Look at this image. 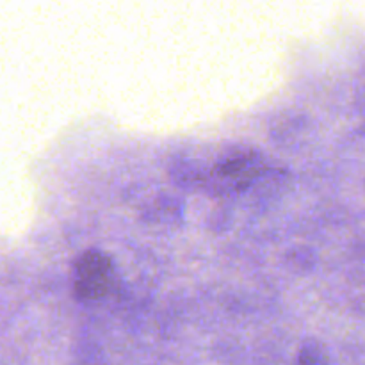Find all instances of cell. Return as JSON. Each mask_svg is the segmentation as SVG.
Listing matches in <instances>:
<instances>
[{"label": "cell", "mask_w": 365, "mask_h": 365, "mask_svg": "<svg viewBox=\"0 0 365 365\" xmlns=\"http://www.w3.org/2000/svg\"><path fill=\"white\" fill-rule=\"evenodd\" d=\"M116 267L113 259L100 250H88L73 266V292L82 303H98L116 289Z\"/></svg>", "instance_id": "1"}, {"label": "cell", "mask_w": 365, "mask_h": 365, "mask_svg": "<svg viewBox=\"0 0 365 365\" xmlns=\"http://www.w3.org/2000/svg\"><path fill=\"white\" fill-rule=\"evenodd\" d=\"M264 170H266V163L253 152H246L221 160L212 170V178L217 185H223L225 189L239 191L241 187L252 184Z\"/></svg>", "instance_id": "2"}, {"label": "cell", "mask_w": 365, "mask_h": 365, "mask_svg": "<svg viewBox=\"0 0 365 365\" xmlns=\"http://www.w3.org/2000/svg\"><path fill=\"white\" fill-rule=\"evenodd\" d=\"M296 365H330L324 346L317 341H307L302 346Z\"/></svg>", "instance_id": "3"}]
</instances>
